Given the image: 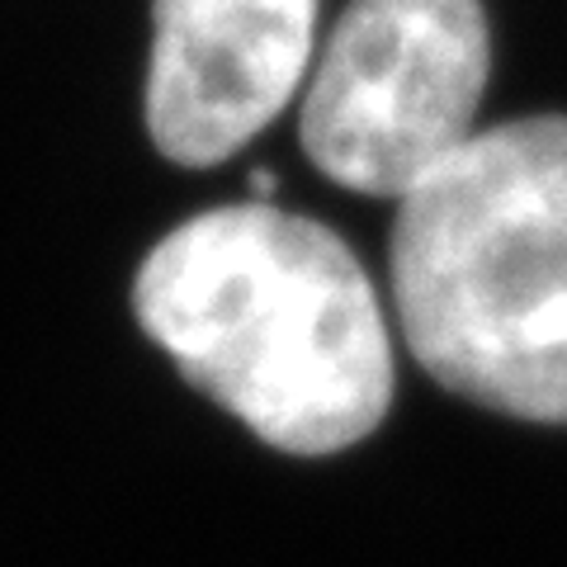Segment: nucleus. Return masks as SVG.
I'll list each match as a JSON object with an SVG mask.
<instances>
[{"label": "nucleus", "instance_id": "nucleus-4", "mask_svg": "<svg viewBox=\"0 0 567 567\" xmlns=\"http://www.w3.org/2000/svg\"><path fill=\"white\" fill-rule=\"evenodd\" d=\"M317 0H152L147 133L171 162L218 166L298 95Z\"/></svg>", "mask_w": 567, "mask_h": 567}, {"label": "nucleus", "instance_id": "nucleus-1", "mask_svg": "<svg viewBox=\"0 0 567 567\" xmlns=\"http://www.w3.org/2000/svg\"><path fill=\"white\" fill-rule=\"evenodd\" d=\"M133 312L181 374L284 454H341L393 402V346L364 265L275 204L181 223L133 279Z\"/></svg>", "mask_w": 567, "mask_h": 567}, {"label": "nucleus", "instance_id": "nucleus-5", "mask_svg": "<svg viewBox=\"0 0 567 567\" xmlns=\"http://www.w3.org/2000/svg\"><path fill=\"white\" fill-rule=\"evenodd\" d=\"M279 189V175L275 171H251V194L260 204H270V194Z\"/></svg>", "mask_w": 567, "mask_h": 567}, {"label": "nucleus", "instance_id": "nucleus-2", "mask_svg": "<svg viewBox=\"0 0 567 567\" xmlns=\"http://www.w3.org/2000/svg\"><path fill=\"white\" fill-rule=\"evenodd\" d=\"M393 308L440 388L567 425V118L473 133L402 194Z\"/></svg>", "mask_w": 567, "mask_h": 567}, {"label": "nucleus", "instance_id": "nucleus-3", "mask_svg": "<svg viewBox=\"0 0 567 567\" xmlns=\"http://www.w3.org/2000/svg\"><path fill=\"white\" fill-rule=\"evenodd\" d=\"M487 71L477 0H350L312 71L298 142L327 181L402 199L473 137Z\"/></svg>", "mask_w": 567, "mask_h": 567}]
</instances>
